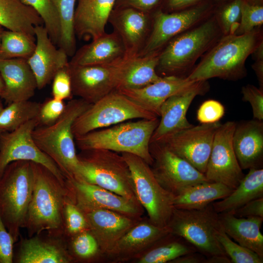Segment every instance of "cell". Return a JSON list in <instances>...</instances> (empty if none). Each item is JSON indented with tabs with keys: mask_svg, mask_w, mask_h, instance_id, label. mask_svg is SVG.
I'll list each match as a JSON object with an SVG mask.
<instances>
[{
	"mask_svg": "<svg viewBox=\"0 0 263 263\" xmlns=\"http://www.w3.org/2000/svg\"><path fill=\"white\" fill-rule=\"evenodd\" d=\"M219 122L201 124L175 132L160 143L200 172H206Z\"/></svg>",
	"mask_w": 263,
	"mask_h": 263,
	"instance_id": "obj_14",
	"label": "cell"
},
{
	"mask_svg": "<svg viewBox=\"0 0 263 263\" xmlns=\"http://www.w3.org/2000/svg\"><path fill=\"white\" fill-rule=\"evenodd\" d=\"M124 94L115 90L91 105L74 121V137L132 119L157 118Z\"/></svg>",
	"mask_w": 263,
	"mask_h": 263,
	"instance_id": "obj_9",
	"label": "cell"
},
{
	"mask_svg": "<svg viewBox=\"0 0 263 263\" xmlns=\"http://www.w3.org/2000/svg\"><path fill=\"white\" fill-rule=\"evenodd\" d=\"M233 189L224 184L207 182L189 186L175 195L174 207L178 209H200L228 195Z\"/></svg>",
	"mask_w": 263,
	"mask_h": 263,
	"instance_id": "obj_33",
	"label": "cell"
},
{
	"mask_svg": "<svg viewBox=\"0 0 263 263\" xmlns=\"http://www.w3.org/2000/svg\"><path fill=\"white\" fill-rule=\"evenodd\" d=\"M225 233L239 244L255 252L263 260V236L260 229L263 218H239L231 213H219Z\"/></svg>",
	"mask_w": 263,
	"mask_h": 263,
	"instance_id": "obj_30",
	"label": "cell"
},
{
	"mask_svg": "<svg viewBox=\"0 0 263 263\" xmlns=\"http://www.w3.org/2000/svg\"><path fill=\"white\" fill-rule=\"evenodd\" d=\"M243 0H233L218 14L217 22L225 36L234 34L239 24Z\"/></svg>",
	"mask_w": 263,
	"mask_h": 263,
	"instance_id": "obj_43",
	"label": "cell"
},
{
	"mask_svg": "<svg viewBox=\"0 0 263 263\" xmlns=\"http://www.w3.org/2000/svg\"><path fill=\"white\" fill-rule=\"evenodd\" d=\"M212 204L200 209L175 208L168 225L171 233L185 239L207 257L226 255L216 237L222 225Z\"/></svg>",
	"mask_w": 263,
	"mask_h": 263,
	"instance_id": "obj_8",
	"label": "cell"
},
{
	"mask_svg": "<svg viewBox=\"0 0 263 263\" xmlns=\"http://www.w3.org/2000/svg\"><path fill=\"white\" fill-rule=\"evenodd\" d=\"M40 105L30 100L9 104L0 113V133L13 131L36 118Z\"/></svg>",
	"mask_w": 263,
	"mask_h": 263,
	"instance_id": "obj_36",
	"label": "cell"
},
{
	"mask_svg": "<svg viewBox=\"0 0 263 263\" xmlns=\"http://www.w3.org/2000/svg\"><path fill=\"white\" fill-rule=\"evenodd\" d=\"M236 122L221 124L217 130L205 175L211 182L220 183L234 189L244 176L233 146Z\"/></svg>",
	"mask_w": 263,
	"mask_h": 263,
	"instance_id": "obj_13",
	"label": "cell"
},
{
	"mask_svg": "<svg viewBox=\"0 0 263 263\" xmlns=\"http://www.w3.org/2000/svg\"><path fill=\"white\" fill-rule=\"evenodd\" d=\"M91 104L79 98L71 99L66 104L63 113L55 123L37 127L32 132L36 144L56 163L67 179L80 180L79 162L72 126L75 120Z\"/></svg>",
	"mask_w": 263,
	"mask_h": 263,
	"instance_id": "obj_2",
	"label": "cell"
},
{
	"mask_svg": "<svg viewBox=\"0 0 263 263\" xmlns=\"http://www.w3.org/2000/svg\"><path fill=\"white\" fill-rule=\"evenodd\" d=\"M14 240L0 216V263H12Z\"/></svg>",
	"mask_w": 263,
	"mask_h": 263,
	"instance_id": "obj_48",
	"label": "cell"
},
{
	"mask_svg": "<svg viewBox=\"0 0 263 263\" xmlns=\"http://www.w3.org/2000/svg\"><path fill=\"white\" fill-rule=\"evenodd\" d=\"M83 212L86 218L89 230L97 242L102 257L141 220L104 209Z\"/></svg>",
	"mask_w": 263,
	"mask_h": 263,
	"instance_id": "obj_23",
	"label": "cell"
},
{
	"mask_svg": "<svg viewBox=\"0 0 263 263\" xmlns=\"http://www.w3.org/2000/svg\"><path fill=\"white\" fill-rule=\"evenodd\" d=\"M150 150L153 162L150 166L159 184L174 196L185 188L209 181L198 170L163 144L150 143Z\"/></svg>",
	"mask_w": 263,
	"mask_h": 263,
	"instance_id": "obj_12",
	"label": "cell"
},
{
	"mask_svg": "<svg viewBox=\"0 0 263 263\" xmlns=\"http://www.w3.org/2000/svg\"><path fill=\"white\" fill-rule=\"evenodd\" d=\"M201 0H168V7L172 10L184 9L198 4Z\"/></svg>",
	"mask_w": 263,
	"mask_h": 263,
	"instance_id": "obj_52",
	"label": "cell"
},
{
	"mask_svg": "<svg viewBox=\"0 0 263 263\" xmlns=\"http://www.w3.org/2000/svg\"><path fill=\"white\" fill-rule=\"evenodd\" d=\"M45 232L20 239L14 250L13 263H74L67 249L65 235Z\"/></svg>",
	"mask_w": 263,
	"mask_h": 263,
	"instance_id": "obj_19",
	"label": "cell"
},
{
	"mask_svg": "<svg viewBox=\"0 0 263 263\" xmlns=\"http://www.w3.org/2000/svg\"><path fill=\"white\" fill-rule=\"evenodd\" d=\"M3 30H4V27L0 25V42H1V35Z\"/></svg>",
	"mask_w": 263,
	"mask_h": 263,
	"instance_id": "obj_57",
	"label": "cell"
},
{
	"mask_svg": "<svg viewBox=\"0 0 263 263\" xmlns=\"http://www.w3.org/2000/svg\"><path fill=\"white\" fill-rule=\"evenodd\" d=\"M73 202L83 212L97 209L114 211L131 218L141 219L142 206L97 185L67 179Z\"/></svg>",
	"mask_w": 263,
	"mask_h": 263,
	"instance_id": "obj_15",
	"label": "cell"
},
{
	"mask_svg": "<svg viewBox=\"0 0 263 263\" xmlns=\"http://www.w3.org/2000/svg\"><path fill=\"white\" fill-rule=\"evenodd\" d=\"M195 82L187 77L166 75L144 87L117 91L124 94L157 117L164 102L172 95L178 94Z\"/></svg>",
	"mask_w": 263,
	"mask_h": 263,
	"instance_id": "obj_24",
	"label": "cell"
},
{
	"mask_svg": "<svg viewBox=\"0 0 263 263\" xmlns=\"http://www.w3.org/2000/svg\"><path fill=\"white\" fill-rule=\"evenodd\" d=\"M121 154L129 166L137 198L148 219L155 225L167 226L175 208L174 195L159 184L150 166L142 158L130 153Z\"/></svg>",
	"mask_w": 263,
	"mask_h": 263,
	"instance_id": "obj_10",
	"label": "cell"
},
{
	"mask_svg": "<svg viewBox=\"0 0 263 263\" xmlns=\"http://www.w3.org/2000/svg\"><path fill=\"white\" fill-rule=\"evenodd\" d=\"M170 232L168 225L160 227L148 219H141L103 257L112 263L134 261Z\"/></svg>",
	"mask_w": 263,
	"mask_h": 263,
	"instance_id": "obj_20",
	"label": "cell"
},
{
	"mask_svg": "<svg viewBox=\"0 0 263 263\" xmlns=\"http://www.w3.org/2000/svg\"><path fill=\"white\" fill-rule=\"evenodd\" d=\"M69 253L75 262H91L102 257L98 244L89 229L67 238Z\"/></svg>",
	"mask_w": 263,
	"mask_h": 263,
	"instance_id": "obj_38",
	"label": "cell"
},
{
	"mask_svg": "<svg viewBox=\"0 0 263 263\" xmlns=\"http://www.w3.org/2000/svg\"><path fill=\"white\" fill-rule=\"evenodd\" d=\"M150 14L130 7L114 8L109 22L121 38L126 56L138 55L151 30Z\"/></svg>",
	"mask_w": 263,
	"mask_h": 263,
	"instance_id": "obj_21",
	"label": "cell"
},
{
	"mask_svg": "<svg viewBox=\"0 0 263 263\" xmlns=\"http://www.w3.org/2000/svg\"><path fill=\"white\" fill-rule=\"evenodd\" d=\"M52 93L53 97L64 100L72 97L71 81L68 65L60 69L53 78Z\"/></svg>",
	"mask_w": 263,
	"mask_h": 263,
	"instance_id": "obj_45",
	"label": "cell"
},
{
	"mask_svg": "<svg viewBox=\"0 0 263 263\" xmlns=\"http://www.w3.org/2000/svg\"><path fill=\"white\" fill-rule=\"evenodd\" d=\"M243 100L249 102L252 107L253 118L263 120V89L247 84L242 88Z\"/></svg>",
	"mask_w": 263,
	"mask_h": 263,
	"instance_id": "obj_47",
	"label": "cell"
},
{
	"mask_svg": "<svg viewBox=\"0 0 263 263\" xmlns=\"http://www.w3.org/2000/svg\"><path fill=\"white\" fill-rule=\"evenodd\" d=\"M34 33L36 47L27 61L35 76L38 89L40 90L69 61L66 53L60 48H56L44 25L36 26Z\"/></svg>",
	"mask_w": 263,
	"mask_h": 263,
	"instance_id": "obj_22",
	"label": "cell"
},
{
	"mask_svg": "<svg viewBox=\"0 0 263 263\" xmlns=\"http://www.w3.org/2000/svg\"><path fill=\"white\" fill-rule=\"evenodd\" d=\"M57 13L60 25V36L58 44L68 56L76 51L74 18L77 0H51Z\"/></svg>",
	"mask_w": 263,
	"mask_h": 263,
	"instance_id": "obj_35",
	"label": "cell"
},
{
	"mask_svg": "<svg viewBox=\"0 0 263 263\" xmlns=\"http://www.w3.org/2000/svg\"><path fill=\"white\" fill-rule=\"evenodd\" d=\"M0 74L4 85L0 98L6 103L30 100L34 95L37 81L27 59H0Z\"/></svg>",
	"mask_w": 263,
	"mask_h": 263,
	"instance_id": "obj_25",
	"label": "cell"
},
{
	"mask_svg": "<svg viewBox=\"0 0 263 263\" xmlns=\"http://www.w3.org/2000/svg\"><path fill=\"white\" fill-rule=\"evenodd\" d=\"M216 237L231 263H263V260L255 252L233 241L223 230L222 227L217 232Z\"/></svg>",
	"mask_w": 263,
	"mask_h": 263,
	"instance_id": "obj_40",
	"label": "cell"
},
{
	"mask_svg": "<svg viewBox=\"0 0 263 263\" xmlns=\"http://www.w3.org/2000/svg\"><path fill=\"white\" fill-rule=\"evenodd\" d=\"M159 52L144 56H125L117 63L116 90L139 89L159 80L157 73Z\"/></svg>",
	"mask_w": 263,
	"mask_h": 263,
	"instance_id": "obj_28",
	"label": "cell"
},
{
	"mask_svg": "<svg viewBox=\"0 0 263 263\" xmlns=\"http://www.w3.org/2000/svg\"><path fill=\"white\" fill-rule=\"evenodd\" d=\"M159 121L157 118L123 122L76 137L75 143L81 150L105 149L132 153L151 166L153 160L150 150V141Z\"/></svg>",
	"mask_w": 263,
	"mask_h": 263,
	"instance_id": "obj_4",
	"label": "cell"
},
{
	"mask_svg": "<svg viewBox=\"0 0 263 263\" xmlns=\"http://www.w3.org/2000/svg\"><path fill=\"white\" fill-rule=\"evenodd\" d=\"M30 164L33 192L22 228H26L28 237L44 231L64 235V206L68 200L73 201L67 179L60 181L41 164Z\"/></svg>",
	"mask_w": 263,
	"mask_h": 263,
	"instance_id": "obj_1",
	"label": "cell"
},
{
	"mask_svg": "<svg viewBox=\"0 0 263 263\" xmlns=\"http://www.w3.org/2000/svg\"><path fill=\"white\" fill-rule=\"evenodd\" d=\"M63 225L64 233L67 238L89 229L84 214L71 199L64 206Z\"/></svg>",
	"mask_w": 263,
	"mask_h": 263,
	"instance_id": "obj_41",
	"label": "cell"
},
{
	"mask_svg": "<svg viewBox=\"0 0 263 263\" xmlns=\"http://www.w3.org/2000/svg\"><path fill=\"white\" fill-rule=\"evenodd\" d=\"M207 257L198 251L182 255L170 263H204Z\"/></svg>",
	"mask_w": 263,
	"mask_h": 263,
	"instance_id": "obj_51",
	"label": "cell"
},
{
	"mask_svg": "<svg viewBox=\"0 0 263 263\" xmlns=\"http://www.w3.org/2000/svg\"><path fill=\"white\" fill-rule=\"evenodd\" d=\"M33 8L43 21L45 28L53 43L58 45L60 36V25L56 10L51 0H21Z\"/></svg>",
	"mask_w": 263,
	"mask_h": 263,
	"instance_id": "obj_39",
	"label": "cell"
},
{
	"mask_svg": "<svg viewBox=\"0 0 263 263\" xmlns=\"http://www.w3.org/2000/svg\"><path fill=\"white\" fill-rule=\"evenodd\" d=\"M80 180L97 185L139 203L128 165L118 152L105 149L77 154Z\"/></svg>",
	"mask_w": 263,
	"mask_h": 263,
	"instance_id": "obj_5",
	"label": "cell"
},
{
	"mask_svg": "<svg viewBox=\"0 0 263 263\" xmlns=\"http://www.w3.org/2000/svg\"><path fill=\"white\" fill-rule=\"evenodd\" d=\"M204 263H231L226 255H214L207 257Z\"/></svg>",
	"mask_w": 263,
	"mask_h": 263,
	"instance_id": "obj_54",
	"label": "cell"
},
{
	"mask_svg": "<svg viewBox=\"0 0 263 263\" xmlns=\"http://www.w3.org/2000/svg\"><path fill=\"white\" fill-rule=\"evenodd\" d=\"M225 107L218 101L209 99L204 101L197 112V119L201 124L219 122L225 114Z\"/></svg>",
	"mask_w": 263,
	"mask_h": 263,
	"instance_id": "obj_46",
	"label": "cell"
},
{
	"mask_svg": "<svg viewBox=\"0 0 263 263\" xmlns=\"http://www.w3.org/2000/svg\"><path fill=\"white\" fill-rule=\"evenodd\" d=\"M33 187V174L28 161L10 163L0 177V216L15 243L20 235Z\"/></svg>",
	"mask_w": 263,
	"mask_h": 263,
	"instance_id": "obj_6",
	"label": "cell"
},
{
	"mask_svg": "<svg viewBox=\"0 0 263 263\" xmlns=\"http://www.w3.org/2000/svg\"><path fill=\"white\" fill-rule=\"evenodd\" d=\"M161 0H116V7H130L150 14Z\"/></svg>",
	"mask_w": 263,
	"mask_h": 263,
	"instance_id": "obj_50",
	"label": "cell"
},
{
	"mask_svg": "<svg viewBox=\"0 0 263 263\" xmlns=\"http://www.w3.org/2000/svg\"><path fill=\"white\" fill-rule=\"evenodd\" d=\"M254 59L255 61L252 65V68L256 75L260 88L263 89V57Z\"/></svg>",
	"mask_w": 263,
	"mask_h": 263,
	"instance_id": "obj_53",
	"label": "cell"
},
{
	"mask_svg": "<svg viewBox=\"0 0 263 263\" xmlns=\"http://www.w3.org/2000/svg\"><path fill=\"white\" fill-rule=\"evenodd\" d=\"M232 214L239 218L250 216L263 218V197L249 201L237 209Z\"/></svg>",
	"mask_w": 263,
	"mask_h": 263,
	"instance_id": "obj_49",
	"label": "cell"
},
{
	"mask_svg": "<svg viewBox=\"0 0 263 263\" xmlns=\"http://www.w3.org/2000/svg\"><path fill=\"white\" fill-rule=\"evenodd\" d=\"M207 11V5H201L177 13L157 11L153 16L149 36L138 55L159 52L172 38L200 21Z\"/></svg>",
	"mask_w": 263,
	"mask_h": 263,
	"instance_id": "obj_17",
	"label": "cell"
},
{
	"mask_svg": "<svg viewBox=\"0 0 263 263\" xmlns=\"http://www.w3.org/2000/svg\"><path fill=\"white\" fill-rule=\"evenodd\" d=\"M253 4H262L263 0H244Z\"/></svg>",
	"mask_w": 263,
	"mask_h": 263,
	"instance_id": "obj_56",
	"label": "cell"
},
{
	"mask_svg": "<svg viewBox=\"0 0 263 263\" xmlns=\"http://www.w3.org/2000/svg\"><path fill=\"white\" fill-rule=\"evenodd\" d=\"M261 41L260 33L255 30L242 35H225L215 43L187 77L194 81L214 77L241 79L246 75V59Z\"/></svg>",
	"mask_w": 263,
	"mask_h": 263,
	"instance_id": "obj_3",
	"label": "cell"
},
{
	"mask_svg": "<svg viewBox=\"0 0 263 263\" xmlns=\"http://www.w3.org/2000/svg\"><path fill=\"white\" fill-rule=\"evenodd\" d=\"M207 81L195 82L181 92L167 99L160 110V119L154 131L150 143H160L170 135L192 126L187 118V113L194 98L207 92Z\"/></svg>",
	"mask_w": 263,
	"mask_h": 263,
	"instance_id": "obj_18",
	"label": "cell"
},
{
	"mask_svg": "<svg viewBox=\"0 0 263 263\" xmlns=\"http://www.w3.org/2000/svg\"><path fill=\"white\" fill-rule=\"evenodd\" d=\"M74 18L75 36L85 40L104 34L116 0H77Z\"/></svg>",
	"mask_w": 263,
	"mask_h": 263,
	"instance_id": "obj_27",
	"label": "cell"
},
{
	"mask_svg": "<svg viewBox=\"0 0 263 263\" xmlns=\"http://www.w3.org/2000/svg\"><path fill=\"white\" fill-rule=\"evenodd\" d=\"M118 62L106 65H77L69 62L73 95L92 104L116 90Z\"/></svg>",
	"mask_w": 263,
	"mask_h": 263,
	"instance_id": "obj_16",
	"label": "cell"
},
{
	"mask_svg": "<svg viewBox=\"0 0 263 263\" xmlns=\"http://www.w3.org/2000/svg\"><path fill=\"white\" fill-rule=\"evenodd\" d=\"M126 55L123 43L114 31L105 33L76 51L69 63L77 65H106L115 63Z\"/></svg>",
	"mask_w": 263,
	"mask_h": 263,
	"instance_id": "obj_29",
	"label": "cell"
},
{
	"mask_svg": "<svg viewBox=\"0 0 263 263\" xmlns=\"http://www.w3.org/2000/svg\"><path fill=\"white\" fill-rule=\"evenodd\" d=\"M35 37L17 31L4 30L1 38L0 59H27L36 47Z\"/></svg>",
	"mask_w": 263,
	"mask_h": 263,
	"instance_id": "obj_37",
	"label": "cell"
},
{
	"mask_svg": "<svg viewBox=\"0 0 263 263\" xmlns=\"http://www.w3.org/2000/svg\"><path fill=\"white\" fill-rule=\"evenodd\" d=\"M218 27L217 21L209 19L172 38L159 53L156 70L164 76L178 75L187 71L215 44L219 34Z\"/></svg>",
	"mask_w": 263,
	"mask_h": 263,
	"instance_id": "obj_7",
	"label": "cell"
},
{
	"mask_svg": "<svg viewBox=\"0 0 263 263\" xmlns=\"http://www.w3.org/2000/svg\"><path fill=\"white\" fill-rule=\"evenodd\" d=\"M233 146L242 169H259L263 161V122L256 119L236 123Z\"/></svg>",
	"mask_w": 263,
	"mask_h": 263,
	"instance_id": "obj_26",
	"label": "cell"
},
{
	"mask_svg": "<svg viewBox=\"0 0 263 263\" xmlns=\"http://www.w3.org/2000/svg\"><path fill=\"white\" fill-rule=\"evenodd\" d=\"M37 127L35 118L13 131L0 133V177L9 164L24 160L41 164L59 180L66 181L56 163L39 149L33 140L32 132Z\"/></svg>",
	"mask_w": 263,
	"mask_h": 263,
	"instance_id": "obj_11",
	"label": "cell"
},
{
	"mask_svg": "<svg viewBox=\"0 0 263 263\" xmlns=\"http://www.w3.org/2000/svg\"><path fill=\"white\" fill-rule=\"evenodd\" d=\"M239 185L222 200L213 202L218 213H233L249 201L263 197V169L252 168Z\"/></svg>",
	"mask_w": 263,
	"mask_h": 263,
	"instance_id": "obj_31",
	"label": "cell"
},
{
	"mask_svg": "<svg viewBox=\"0 0 263 263\" xmlns=\"http://www.w3.org/2000/svg\"><path fill=\"white\" fill-rule=\"evenodd\" d=\"M4 90V85L0 74V97L2 96Z\"/></svg>",
	"mask_w": 263,
	"mask_h": 263,
	"instance_id": "obj_55",
	"label": "cell"
},
{
	"mask_svg": "<svg viewBox=\"0 0 263 263\" xmlns=\"http://www.w3.org/2000/svg\"><path fill=\"white\" fill-rule=\"evenodd\" d=\"M0 25L35 37V27L44 24L37 12L21 0H0Z\"/></svg>",
	"mask_w": 263,
	"mask_h": 263,
	"instance_id": "obj_32",
	"label": "cell"
},
{
	"mask_svg": "<svg viewBox=\"0 0 263 263\" xmlns=\"http://www.w3.org/2000/svg\"><path fill=\"white\" fill-rule=\"evenodd\" d=\"M263 23V5L251 4L243 0L240 21L234 34L242 35L249 33Z\"/></svg>",
	"mask_w": 263,
	"mask_h": 263,
	"instance_id": "obj_42",
	"label": "cell"
},
{
	"mask_svg": "<svg viewBox=\"0 0 263 263\" xmlns=\"http://www.w3.org/2000/svg\"><path fill=\"white\" fill-rule=\"evenodd\" d=\"M197 251L185 239L169 233L134 261L138 263H170L182 255Z\"/></svg>",
	"mask_w": 263,
	"mask_h": 263,
	"instance_id": "obj_34",
	"label": "cell"
},
{
	"mask_svg": "<svg viewBox=\"0 0 263 263\" xmlns=\"http://www.w3.org/2000/svg\"><path fill=\"white\" fill-rule=\"evenodd\" d=\"M3 105H2V103H1V102L0 101V113H1V111H2L3 109Z\"/></svg>",
	"mask_w": 263,
	"mask_h": 263,
	"instance_id": "obj_58",
	"label": "cell"
},
{
	"mask_svg": "<svg viewBox=\"0 0 263 263\" xmlns=\"http://www.w3.org/2000/svg\"><path fill=\"white\" fill-rule=\"evenodd\" d=\"M66 107L63 100L52 97L41 104L36 117L37 127L48 126L55 123L61 116Z\"/></svg>",
	"mask_w": 263,
	"mask_h": 263,
	"instance_id": "obj_44",
	"label": "cell"
}]
</instances>
